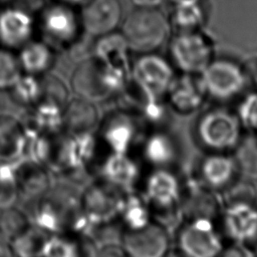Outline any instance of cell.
<instances>
[{
  "mask_svg": "<svg viewBox=\"0 0 257 257\" xmlns=\"http://www.w3.org/2000/svg\"><path fill=\"white\" fill-rule=\"evenodd\" d=\"M16 53L23 73L44 76L54 66L57 51L41 38L35 37Z\"/></svg>",
  "mask_w": 257,
  "mask_h": 257,
  "instance_id": "obj_19",
  "label": "cell"
},
{
  "mask_svg": "<svg viewBox=\"0 0 257 257\" xmlns=\"http://www.w3.org/2000/svg\"><path fill=\"white\" fill-rule=\"evenodd\" d=\"M16 2V0H0V8L14 4Z\"/></svg>",
  "mask_w": 257,
  "mask_h": 257,
  "instance_id": "obj_43",
  "label": "cell"
},
{
  "mask_svg": "<svg viewBox=\"0 0 257 257\" xmlns=\"http://www.w3.org/2000/svg\"><path fill=\"white\" fill-rule=\"evenodd\" d=\"M8 91L15 103L31 107L42 99V76L22 73Z\"/></svg>",
  "mask_w": 257,
  "mask_h": 257,
  "instance_id": "obj_31",
  "label": "cell"
},
{
  "mask_svg": "<svg viewBox=\"0 0 257 257\" xmlns=\"http://www.w3.org/2000/svg\"><path fill=\"white\" fill-rule=\"evenodd\" d=\"M177 248L181 257H220L223 240L211 218L194 217L177 234Z\"/></svg>",
  "mask_w": 257,
  "mask_h": 257,
  "instance_id": "obj_9",
  "label": "cell"
},
{
  "mask_svg": "<svg viewBox=\"0 0 257 257\" xmlns=\"http://www.w3.org/2000/svg\"><path fill=\"white\" fill-rule=\"evenodd\" d=\"M169 17L159 8H135L122 19L119 32L132 53L157 52L172 35Z\"/></svg>",
  "mask_w": 257,
  "mask_h": 257,
  "instance_id": "obj_3",
  "label": "cell"
},
{
  "mask_svg": "<svg viewBox=\"0 0 257 257\" xmlns=\"http://www.w3.org/2000/svg\"><path fill=\"white\" fill-rule=\"evenodd\" d=\"M235 113L243 127L257 128V90L248 92L241 98Z\"/></svg>",
  "mask_w": 257,
  "mask_h": 257,
  "instance_id": "obj_36",
  "label": "cell"
},
{
  "mask_svg": "<svg viewBox=\"0 0 257 257\" xmlns=\"http://www.w3.org/2000/svg\"><path fill=\"white\" fill-rule=\"evenodd\" d=\"M137 8H159L165 0H130Z\"/></svg>",
  "mask_w": 257,
  "mask_h": 257,
  "instance_id": "obj_39",
  "label": "cell"
},
{
  "mask_svg": "<svg viewBox=\"0 0 257 257\" xmlns=\"http://www.w3.org/2000/svg\"><path fill=\"white\" fill-rule=\"evenodd\" d=\"M63 108L48 101H40L28 107L22 124L29 132L45 136L56 135L62 131Z\"/></svg>",
  "mask_w": 257,
  "mask_h": 257,
  "instance_id": "obj_24",
  "label": "cell"
},
{
  "mask_svg": "<svg viewBox=\"0 0 257 257\" xmlns=\"http://www.w3.org/2000/svg\"><path fill=\"white\" fill-rule=\"evenodd\" d=\"M236 173L235 160L226 153L214 152L200 165V175L205 184L219 189L228 185Z\"/></svg>",
  "mask_w": 257,
  "mask_h": 257,
  "instance_id": "obj_25",
  "label": "cell"
},
{
  "mask_svg": "<svg viewBox=\"0 0 257 257\" xmlns=\"http://www.w3.org/2000/svg\"><path fill=\"white\" fill-rule=\"evenodd\" d=\"M95 257H127V254L124 252L121 246L109 244L96 251Z\"/></svg>",
  "mask_w": 257,
  "mask_h": 257,
  "instance_id": "obj_38",
  "label": "cell"
},
{
  "mask_svg": "<svg viewBox=\"0 0 257 257\" xmlns=\"http://www.w3.org/2000/svg\"><path fill=\"white\" fill-rule=\"evenodd\" d=\"M249 63H250L249 66L246 67L248 77H250L253 80V82L255 83V86L257 87V60H254L253 62H249Z\"/></svg>",
  "mask_w": 257,
  "mask_h": 257,
  "instance_id": "obj_41",
  "label": "cell"
},
{
  "mask_svg": "<svg viewBox=\"0 0 257 257\" xmlns=\"http://www.w3.org/2000/svg\"><path fill=\"white\" fill-rule=\"evenodd\" d=\"M25 128L11 115H0V161H17L23 154Z\"/></svg>",
  "mask_w": 257,
  "mask_h": 257,
  "instance_id": "obj_26",
  "label": "cell"
},
{
  "mask_svg": "<svg viewBox=\"0 0 257 257\" xmlns=\"http://www.w3.org/2000/svg\"><path fill=\"white\" fill-rule=\"evenodd\" d=\"M0 257H15L10 242L0 236Z\"/></svg>",
  "mask_w": 257,
  "mask_h": 257,
  "instance_id": "obj_40",
  "label": "cell"
},
{
  "mask_svg": "<svg viewBox=\"0 0 257 257\" xmlns=\"http://www.w3.org/2000/svg\"><path fill=\"white\" fill-rule=\"evenodd\" d=\"M169 105L180 113L198 110L207 98L199 74H176L166 96Z\"/></svg>",
  "mask_w": 257,
  "mask_h": 257,
  "instance_id": "obj_17",
  "label": "cell"
},
{
  "mask_svg": "<svg viewBox=\"0 0 257 257\" xmlns=\"http://www.w3.org/2000/svg\"><path fill=\"white\" fill-rule=\"evenodd\" d=\"M131 79V66L114 65L89 56L79 62L70 77L75 94L91 102L116 97Z\"/></svg>",
  "mask_w": 257,
  "mask_h": 257,
  "instance_id": "obj_2",
  "label": "cell"
},
{
  "mask_svg": "<svg viewBox=\"0 0 257 257\" xmlns=\"http://www.w3.org/2000/svg\"><path fill=\"white\" fill-rule=\"evenodd\" d=\"M17 161H0V211L13 207L19 199L16 172Z\"/></svg>",
  "mask_w": 257,
  "mask_h": 257,
  "instance_id": "obj_32",
  "label": "cell"
},
{
  "mask_svg": "<svg viewBox=\"0 0 257 257\" xmlns=\"http://www.w3.org/2000/svg\"><path fill=\"white\" fill-rule=\"evenodd\" d=\"M207 97L230 100L243 92L248 80L246 67L228 57H215L199 74Z\"/></svg>",
  "mask_w": 257,
  "mask_h": 257,
  "instance_id": "obj_7",
  "label": "cell"
},
{
  "mask_svg": "<svg viewBox=\"0 0 257 257\" xmlns=\"http://www.w3.org/2000/svg\"><path fill=\"white\" fill-rule=\"evenodd\" d=\"M124 194L101 179L86 188L81 195L82 209L93 229L118 218Z\"/></svg>",
  "mask_w": 257,
  "mask_h": 257,
  "instance_id": "obj_10",
  "label": "cell"
},
{
  "mask_svg": "<svg viewBox=\"0 0 257 257\" xmlns=\"http://www.w3.org/2000/svg\"><path fill=\"white\" fill-rule=\"evenodd\" d=\"M79 13L83 32L94 39L117 31L123 19L120 0H87Z\"/></svg>",
  "mask_w": 257,
  "mask_h": 257,
  "instance_id": "obj_14",
  "label": "cell"
},
{
  "mask_svg": "<svg viewBox=\"0 0 257 257\" xmlns=\"http://www.w3.org/2000/svg\"><path fill=\"white\" fill-rule=\"evenodd\" d=\"M176 76L169 60L157 52L135 54L131 63V80L148 100H162Z\"/></svg>",
  "mask_w": 257,
  "mask_h": 257,
  "instance_id": "obj_6",
  "label": "cell"
},
{
  "mask_svg": "<svg viewBox=\"0 0 257 257\" xmlns=\"http://www.w3.org/2000/svg\"><path fill=\"white\" fill-rule=\"evenodd\" d=\"M51 234L34 224H30L23 232L10 242L15 257H40Z\"/></svg>",
  "mask_w": 257,
  "mask_h": 257,
  "instance_id": "obj_30",
  "label": "cell"
},
{
  "mask_svg": "<svg viewBox=\"0 0 257 257\" xmlns=\"http://www.w3.org/2000/svg\"><path fill=\"white\" fill-rule=\"evenodd\" d=\"M120 246L130 257H165L170 251L171 240L165 226L152 221L141 229H124Z\"/></svg>",
  "mask_w": 257,
  "mask_h": 257,
  "instance_id": "obj_13",
  "label": "cell"
},
{
  "mask_svg": "<svg viewBox=\"0 0 257 257\" xmlns=\"http://www.w3.org/2000/svg\"><path fill=\"white\" fill-rule=\"evenodd\" d=\"M169 60L181 73L200 74L216 57V44L205 29L176 31L168 41Z\"/></svg>",
  "mask_w": 257,
  "mask_h": 257,
  "instance_id": "obj_5",
  "label": "cell"
},
{
  "mask_svg": "<svg viewBox=\"0 0 257 257\" xmlns=\"http://www.w3.org/2000/svg\"><path fill=\"white\" fill-rule=\"evenodd\" d=\"M37 35L56 51L68 50L83 32L79 7L50 0L36 12Z\"/></svg>",
  "mask_w": 257,
  "mask_h": 257,
  "instance_id": "obj_4",
  "label": "cell"
},
{
  "mask_svg": "<svg viewBox=\"0 0 257 257\" xmlns=\"http://www.w3.org/2000/svg\"><path fill=\"white\" fill-rule=\"evenodd\" d=\"M55 1H59V2H63L72 6H76V7H80L83 3H85L87 0H55Z\"/></svg>",
  "mask_w": 257,
  "mask_h": 257,
  "instance_id": "obj_42",
  "label": "cell"
},
{
  "mask_svg": "<svg viewBox=\"0 0 257 257\" xmlns=\"http://www.w3.org/2000/svg\"><path fill=\"white\" fill-rule=\"evenodd\" d=\"M29 225L30 222L26 215L14 206L0 212V236L7 241H11Z\"/></svg>",
  "mask_w": 257,
  "mask_h": 257,
  "instance_id": "obj_33",
  "label": "cell"
},
{
  "mask_svg": "<svg viewBox=\"0 0 257 257\" xmlns=\"http://www.w3.org/2000/svg\"><path fill=\"white\" fill-rule=\"evenodd\" d=\"M90 237L73 234L50 235L40 257H95L96 250Z\"/></svg>",
  "mask_w": 257,
  "mask_h": 257,
  "instance_id": "obj_20",
  "label": "cell"
},
{
  "mask_svg": "<svg viewBox=\"0 0 257 257\" xmlns=\"http://www.w3.org/2000/svg\"><path fill=\"white\" fill-rule=\"evenodd\" d=\"M139 115L131 110L117 107L101 120L97 140L108 153L128 154L139 137Z\"/></svg>",
  "mask_w": 257,
  "mask_h": 257,
  "instance_id": "obj_11",
  "label": "cell"
},
{
  "mask_svg": "<svg viewBox=\"0 0 257 257\" xmlns=\"http://www.w3.org/2000/svg\"><path fill=\"white\" fill-rule=\"evenodd\" d=\"M22 73L16 51L0 46V90H9Z\"/></svg>",
  "mask_w": 257,
  "mask_h": 257,
  "instance_id": "obj_34",
  "label": "cell"
},
{
  "mask_svg": "<svg viewBox=\"0 0 257 257\" xmlns=\"http://www.w3.org/2000/svg\"><path fill=\"white\" fill-rule=\"evenodd\" d=\"M132 51L119 30L95 38L92 56L114 65L131 66Z\"/></svg>",
  "mask_w": 257,
  "mask_h": 257,
  "instance_id": "obj_27",
  "label": "cell"
},
{
  "mask_svg": "<svg viewBox=\"0 0 257 257\" xmlns=\"http://www.w3.org/2000/svg\"><path fill=\"white\" fill-rule=\"evenodd\" d=\"M34 225L53 234L73 233L89 237L93 230L87 220L79 195L72 187L58 185L36 201Z\"/></svg>",
  "mask_w": 257,
  "mask_h": 257,
  "instance_id": "obj_1",
  "label": "cell"
},
{
  "mask_svg": "<svg viewBox=\"0 0 257 257\" xmlns=\"http://www.w3.org/2000/svg\"><path fill=\"white\" fill-rule=\"evenodd\" d=\"M99 178L118 188L122 192H131L140 180L138 164L128 154L108 153L107 157L97 164Z\"/></svg>",
  "mask_w": 257,
  "mask_h": 257,
  "instance_id": "obj_18",
  "label": "cell"
},
{
  "mask_svg": "<svg viewBox=\"0 0 257 257\" xmlns=\"http://www.w3.org/2000/svg\"><path fill=\"white\" fill-rule=\"evenodd\" d=\"M183 188L178 176L167 167L156 168L144 182V198L150 207L168 210L182 199Z\"/></svg>",
  "mask_w": 257,
  "mask_h": 257,
  "instance_id": "obj_15",
  "label": "cell"
},
{
  "mask_svg": "<svg viewBox=\"0 0 257 257\" xmlns=\"http://www.w3.org/2000/svg\"><path fill=\"white\" fill-rule=\"evenodd\" d=\"M143 156L155 168L167 167L175 159V144L170 136L163 132L151 133L143 143Z\"/></svg>",
  "mask_w": 257,
  "mask_h": 257,
  "instance_id": "obj_29",
  "label": "cell"
},
{
  "mask_svg": "<svg viewBox=\"0 0 257 257\" xmlns=\"http://www.w3.org/2000/svg\"><path fill=\"white\" fill-rule=\"evenodd\" d=\"M165 257H175V255H174V253H173V252L169 251V253H168ZM176 257H181V255H180V254H179V255H176Z\"/></svg>",
  "mask_w": 257,
  "mask_h": 257,
  "instance_id": "obj_44",
  "label": "cell"
},
{
  "mask_svg": "<svg viewBox=\"0 0 257 257\" xmlns=\"http://www.w3.org/2000/svg\"><path fill=\"white\" fill-rule=\"evenodd\" d=\"M118 218L126 230L141 229L153 221L152 208L144 196L126 192L123 196Z\"/></svg>",
  "mask_w": 257,
  "mask_h": 257,
  "instance_id": "obj_28",
  "label": "cell"
},
{
  "mask_svg": "<svg viewBox=\"0 0 257 257\" xmlns=\"http://www.w3.org/2000/svg\"><path fill=\"white\" fill-rule=\"evenodd\" d=\"M16 182L19 198L26 201H38L50 188L44 166L25 160L18 162Z\"/></svg>",
  "mask_w": 257,
  "mask_h": 257,
  "instance_id": "obj_22",
  "label": "cell"
},
{
  "mask_svg": "<svg viewBox=\"0 0 257 257\" xmlns=\"http://www.w3.org/2000/svg\"><path fill=\"white\" fill-rule=\"evenodd\" d=\"M242 128L235 112L225 108H213L200 116L197 136L199 142L210 151L226 153L238 146Z\"/></svg>",
  "mask_w": 257,
  "mask_h": 257,
  "instance_id": "obj_8",
  "label": "cell"
},
{
  "mask_svg": "<svg viewBox=\"0 0 257 257\" xmlns=\"http://www.w3.org/2000/svg\"><path fill=\"white\" fill-rule=\"evenodd\" d=\"M223 226L232 242L251 244L257 239V207L244 200L231 203L224 210Z\"/></svg>",
  "mask_w": 257,
  "mask_h": 257,
  "instance_id": "obj_16",
  "label": "cell"
},
{
  "mask_svg": "<svg viewBox=\"0 0 257 257\" xmlns=\"http://www.w3.org/2000/svg\"><path fill=\"white\" fill-rule=\"evenodd\" d=\"M220 257H257V254L248 244L232 242L231 245L223 249Z\"/></svg>",
  "mask_w": 257,
  "mask_h": 257,
  "instance_id": "obj_37",
  "label": "cell"
},
{
  "mask_svg": "<svg viewBox=\"0 0 257 257\" xmlns=\"http://www.w3.org/2000/svg\"><path fill=\"white\" fill-rule=\"evenodd\" d=\"M42 84L43 95L41 101H48L64 107L69 100V91L64 81L56 75L47 73L42 76Z\"/></svg>",
  "mask_w": 257,
  "mask_h": 257,
  "instance_id": "obj_35",
  "label": "cell"
},
{
  "mask_svg": "<svg viewBox=\"0 0 257 257\" xmlns=\"http://www.w3.org/2000/svg\"><path fill=\"white\" fill-rule=\"evenodd\" d=\"M98 124V113L93 102L79 96L69 98L63 108L62 131L69 134L92 133Z\"/></svg>",
  "mask_w": 257,
  "mask_h": 257,
  "instance_id": "obj_21",
  "label": "cell"
},
{
  "mask_svg": "<svg viewBox=\"0 0 257 257\" xmlns=\"http://www.w3.org/2000/svg\"><path fill=\"white\" fill-rule=\"evenodd\" d=\"M37 36L36 14L17 4L0 8V46L17 51Z\"/></svg>",
  "mask_w": 257,
  "mask_h": 257,
  "instance_id": "obj_12",
  "label": "cell"
},
{
  "mask_svg": "<svg viewBox=\"0 0 257 257\" xmlns=\"http://www.w3.org/2000/svg\"><path fill=\"white\" fill-rule=\"evenodd\" d=\"M171 14L168 16L173 31H192L205 28L208 8L205 0H172Z\"/></svg>",
  "mask_w": 257,
  "mask_h": 257,
  "instance_id": "obj_23",
  "label": "cell"
}]
</instances>
